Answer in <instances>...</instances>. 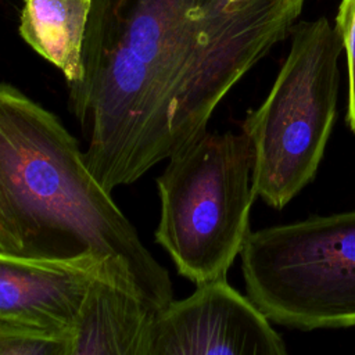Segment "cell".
<instances>
[{"label": "cell", "mask_w": 355, "mask_h": 355, "mask_svg": "<svg viewBox=\"0 0 355 355\" xmlns=\"http://www.w3.org/2000/svg\"><path fill=\"white\" fill-rule=\"evenodd\" d=\"M204 0H93L83 78L71 108L89 136L85 161L107 190L175 154L176 97Z\"/></svg>", "instance_id": "cell-2"}, {"label": "cell", "mask_w": 355, "mask_h": 355, "mask_svg": "<svg viewBox=\"0 0 355 355\" xmlns=\"http://www.w3.org/2000/svg\"><path fill=\"white\" fill-rule=\"evenodd\" d=\"M304 1L204 0L175 104V154L207 132L216 105L288 33Z\"/></svg>", "instance_id": "cell-6"}, {"label": "cell", "mask_w": 355, "mask_h": 355, "mask_svg": "<svg viewBox=\"0 0 355 355\" xmlns=\"http://www.w3.org/2000/svg\"><path fill=\"white\" fill-rule=\"evenodd\" d=\"M240 258L247 297L270 322L355 326V211L250 232Z\"/></svg>", "instance_id": "cell-5"}, {"label": "cell", "mask_w": 355, "mask_h": 355, "mask_svg": "<svg viewBox=\"0 0 355 355\" xmlns=\"http://www.w3.org/2000/svg\"><path fill=\"white\" fill-rule=\"evenodd\" d=\"M146 355H288L270 320L226 280L154 311Z\"/></svg>", "instance_id": "cell-7"}, {"label": "cell", "mask_w": 355, "mask_h": 355, "mask_svg": "<svg viewBox=\"0 0 355 355\" xmlns=\"http://www.w3.org/2000/svg\"><path fill=\"white\" fill-rule=\"evenodd\" d=\"M343 50L347 57L348 68V107L347 122L349 129L355 133V0H341L336 25Z\"/></svg>", "instance_id": "cell-12"}, {"label": "cell", "mask_w": 355, "mask_h": 355, "mask_svg": "<svg viewBox=\"0 0 355 355\" xmlns=\"http://www.w3.org/2000/svg\"><path fill=\"white\" fill-rule=\"evenodd\" d=\"M0 251L44 261H97L153 308L173 301L166 269L94 175L61 121L0 82Z\"/></svg>", "instance_id": "cell-1"}, {"label": "cell", "mask_w": 355, "mask_h": 355, "mask_svg": "<svg viewBox=\"0 0 355 355\" xmlns=\"http://www.w3.org/2000/svg\"><path fill=\"white\" fill-rule=\"evenodd\" d=\"M291 47L270 92L243 123L252 157V189L284 208L318 172L337 104L341 40L327 18L293 29Z\"/></svg>", "instance_id": "cell-3"}, {"label": "cell", "mask_w": 355, "mask_h": 355, "mask_svg": "<svg viewBox=\"0 0 355 355\" xmlns=\"http://www.w3.org/2000/svg\"><path fill=\"white\" fill-rule=\"evenodd\" d=\"M107 270L112 269L97 261H44L0 251V324L73 333L93 283Z\"/></svg>", "instance_id": "cell-8"}, {"label": "cell", "mask_w": 355, "mask_h": 355, "mask_svg": "<svg viewBox=\"0 0 355 355\" xmlns=\"http://www.w3.org/2000/svg\"><path fill=\"white\" fill-rule=\"evenodd\" d=\"M252 157L247 136L208 133L169 158L157 179L155 241L196 286L226 280L250 234Z\"/></svg>", "instance_id": "cell-4"}, {"label": "cell", "mask_w": 355, "mask_h": 355, "mask_svg": "<svg viewBox=\"0 0 355 355\" xmlns=\"http://www.w3.org/2000/svg\"><path fill=\"white\" fill-rule=\"evenodd\" d=\"M153 309L119 273L93 283L67 355H146Z\"/></svg>", "instance_id": "cell-9"}, {"label": "cell", "mask_w": 355, "mask_h": 355, "mask_svg": "<svg viewBox=\"0 0 355 355\" xmlns=\"http://www.w3.org/2000/svg\"><path fill=\"white\" fill-rule=\"evenodd\" d=\"M93 0H24L18 31L69 85L83 78V44Z\"/></svg>", "instance_id": "cell-10"}, {"label": "cell", "mask_w": 355, "mask_h": 355, "mask_svg": "<svg viewBox=\"0 0 355 355\" xmlns=\"http://www.w3.org/2000/svg\"><path fill=\"white\" fill-rule=\"evenodd\" d=\"M73 333L0 324V355H67Z\"/></svg>", "instance_id": "cell-11"}]
</instances>
